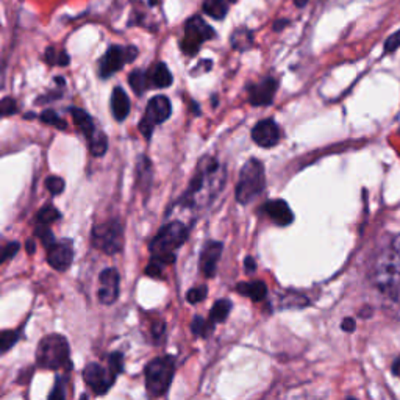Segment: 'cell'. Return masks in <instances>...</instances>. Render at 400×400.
Here are the masks:
<instances>
[{
  "instance_id": "cell-44",
  "label": "cell",
  "mask_w": 400,
  "mask_h": 400,
  "mask_svg": "<svg viewBox=\"0 0 400 400\" xmlns=\"http://www.w3.org/2000/svg\"><path fill=\"white\" fill-rule=\"evenodd\" d=\"M244 269H246L247 274H254L256 270V263L252 256H246V260H244Z\"/></svg>"
},
{
  "instance_id": "cell-3",
  "label": "cell",
  "mask_w": 400,
  "mask_h": 400,
  "mask_svg": "<svg viewBox=\"0 0 400 400\" xmlns=\"http://www.w3.org/2000/svg\"><path fill=\"white\" fill-rule=\"evenodd\" d=\"M176 374V358L172 355H163L149 361L144 369L146 391L149 399L164 396Z\"/></svg>"
},
{
  "instance_id": "cell-37",
  "label": "cell",
  "mask_w": 400,
  "mask_h": 400,
  "mask_svg": "<svg viewBox=\"0 0 400 400\" xmlns=\"http://www.w3.org/2000/svg\"><path fill=\"white\" fill-rule=\"evenodd\" d=\"M47 400H66V390H64V382L61 377H56L54 388H52Z\"/></svg>"
},
{
  "instance_id": "cell-21",
  "label": "cell",
  "mask_w": 400,
  "mask_h": 400,
  "mask_svg": "<svg viewBox=\"0 0 400 400\" xmlns=\"http://www.w3.org/2000/svg\"><path fill=\"white\" fill-rule=\"evenodd\" d=\"M128 83H130L132 89L137 95H143L147 88L151 86V79H149V70L137 69L128 75Z\"/></svg>"
},
{
  "instance_id": "cell-19",
  "label": "cell",
  "mask_w": 400,
  "mask_h": 400,
  "mask_svg": "<svg viewBox=\"0 0 400 400\" xmlns=\"http://www.w3.org/2000/svg\"><path fill=\"white\" fill-rule=\"evenodd\" d=\"M149 79L153 88H167L172 85V74L164 63H157L149 69Z\"/></svg>"
},
{
  "instance_id": "cell-8",
  "label": "cell",
  "mask_w": 400,
  "mask_h": 400,
  "mask_svg": "<svg viewBox=\"0 0 400 400\" xmlns=\"http://www.w3.org/2000/svg\"><path fill=\"white\" fill-rule=\"evenodd\" d=\"M171 114H172L171 100L167 99L166 95H155V98H152L149 103H147L144 118L139 122V132L143 133V137L146 139H151L153 128L166 122L169 119Z\"/></svg>"
},
{
  "instance_id": "cell-34",
  "label": "cell",
  "mask_w": 400,
  "mask_h": 400,
  "mask_svg": "<svg viewBox=\"0 0 400 400\" xmlns=\"http://www.w3.org/2000/svg\"><path fill=\"white\" fill-rule=\"evenodd\" d=\"M206 295H208V288L206 286H196V288H192L188 291V294H186V300H188L191 305H196V303L199 302H203L206 299Z\"/></svg>"
},
{
  "instance_id": "cell-5",
  "label": "cell",
  "mask_w": 400,
  "mask_h": 400,
  "mask_svg": "<svg viewBox=\"0 0 400 400\" xmlns=\"http://www.w3.org/2000/svg\"><path fill=\"white\" fill-rule=\"evenodd\" d=\"M266 177L261 161L252 158L246 161L240 172V180L236 185V200L241 205H247L264 191Z\"/></svg>"
},
{
  "instance_id": "cell-17",
  "label": "cell",
  "mask_w": 400,
  "mask_h": 400,
  "mask_svg": "<svg viewBox=\"0 0 400 400\" xmlns=\"http://www.w3.org/2000/svg\"><path fill=\"white\" fill-rule=\"evenodd\" d=\"M111 111L116 121L122 122L130 114V99L122 88H114L111 95Z\"/></svg>"
},
{
  "instance_id": "cell-18",
  "label": "cell",
  "mask_w": 400,
  "mask_h": 400,
  "mask_svg": "<svg viewBox=\"0 0 400 400\" xmlns=\"http://www.w3.org/2000/svg\"><path fill=\"white\" fill-rule=\"evenodd\" d=\"M236 293H240L244 298H249L254 302H261L268 298V286L264 282H243L236 285Z\"/></svg>"
},
{
  "instance_id": "cell-6",
  "label": "cell",
  "mask_w": 400,
  "mask_h": 400,
  "mask_svg": "<svg viewBox=\"0 0 400 400\" xmlns=\"http://www.w3.org/2000/svg\"><path fill=\"white\" fill-rule=\"evenodd\" d=\"M91 241L93 246L102 250L103 254H119L122 247H124V229H122L121 222L114 221V219L102 222L93 229Z\"/></svg>"
},
{
  "instance_id": "cell-50",
  "label": "cell",
  "mask_w": 400,
  "mask_h": 400,
  "mask_svg": "<svg viewBox=\"0 0 400 400\" xmlns=\"http://www.w3.org/2000/svg\"><path fill=\"white\" fill-rule=\"evenodd\" d=\"M160 2V0H149V3H151V6H155Z\"/></svg>"
},
{
  "instance_id": "cell-23",
  "label": "cell",
  "mask_w": 400,
  "mask_h": 400,
  "mask_svg": "<svg viewBox=\"0 0 400 400\" xmlns=\"http://www.w3.org/2000/svg\"><path fill=\"white\" fill-rule=\"evenodd\" d=\"M203 11H205V15L216 19V21H222V19L227 16L229 6L225 0H205Z\"/></svg>"
},
{
  "instance_id": "cell-26",
  "label": "cell",
  "mask_w": 400,
  "mask_h": 400,
  "mask_svg": "<svg viewBox=\"0 0 400 400\" xmlns=\"http://www.w3.org/2000/svg\"><path fill=\"white\" fill-rule=\"evenodd\" d=\"M254 43V35L247 29H236L231 35V46L236 50H246L252 47Z\"/></svg>"
},
{
  "instance_id": "cell-39",
  "label": "cell",
  "mask_w": 400,
  "mask_h": 400,
  "mask_svg": "<svg viewBox=\"0 0 400 400\" xmlns=\"http://www.w3.org/2000/svg\"><path fill=\"white\" fill-rule=\"evenodd\" d=\"M163 269H164V264L151 260V263L147 264V268H146V275L151 277V279H161V277H163Z\"/></svg>"
},
{
  "instance_id": "cell-24",
  "label": "cell",
  "mask_w": 400,
  "mask_h": 400,
  "mask_svg": "<svg viewBox=\"0 0 400 400\" xmlns=\"http://www.w3.org/2000/svg\"><path fill=\"white\" fill-rule=\"evenodd\" d=\"M309 305V300L299 293H288L285 295H282L280 299V305L279 308L282 309H299V308H305Z\"/></svg>"
},
{
  "instance_id": "cell-35",
  "label": "cell",
  "mask_w": 400,
  "mask_h": 400,
  "mask_svg": "<svg viewBox=\"0 0 400 400\" xmlns=\"http://www.w3.org/2000/svg\"><path fill=\"white\" fill-rule=\"evenodd\" d=\"M64 180L60 178V177H56V176H50L46 178V188L49 190V192L52 196H58V194H61V192L64 191Z\"/></svg>"
},
{
  "instance_id": "cell-46",
  "label": "cell",
  "mask_w": 400,
  "mask_h": 400,
  "mask_svg": "<svg viewBox=\"0 0 400 400\" xmlns=\"http://www.w3.org/2000/svg\"><path fill=\"white\" fill-rule=\"evenodd\" d=\"M25 247H27V252L30 255H33L35 254V250H36V244L33 240H29L27 244H25Z\"/></svg>"
},
{
  "instance_id": "cell-15",
  "label": "cell",
  "mask_w": 400,
  "mask_h": 400,
  "mask_svg": "<svg viewBox=\"0 0 400 400\" xmlns=\"http://www.w3.org/2000/svg\"><path fill=\"white\" fill-rule=\"evenodd\" d=\"M224 246L222 243L219 241H210L205 244V247L200 254V260H199V268L202 270V274L206 277V279H211V277L216 275L217 270V263L221 260Z\"/></svg>"
},
{
  "instance_id": "cell-27",
  "label": "cell",
  "mask_w": 400,
  "mask_h": 400,
  "mask_svg": "<svg viewBox=\"0 0 400 400\" xmlns=\"http://www.w3.org/2000/svg\"><path fill=\"white\" fill-rule=\"evenodd\" d=\"M89 141V151L94 155V157H103L108 151V138L103 132L95 130Z\"/></svg>"
},
{
  "instance_id": "cell-49",
  "label": "cell",
  "mask_w": 400,
  "mask_h": 400,
  "mask_svg": "<svg viewBox=\"0 0 400 400\" xmlns=\"http://www.w3.org/2000/svg\"><path fill=\"white\" fill-rule=\"evenodd\" d=\"M55 80H56L58 85H64V79H61V77H56Z\"/></svg>"
},
{
  "instance_id": "cell-43",
  "label": "cell",
  "mask_w": 400,
  "mask_h": 400,
  "mask_svg": "<svg viewBox=\"0 0 400 400\" xmlns=\"http://www.w3.org/2000/svg\"><path fill=\"white\" fill-rule=\"evenodd\" d=\"M341 328H343V330L347 333H352L355 332V328H357V324H355V321L352 318H346L343 319V322H341Z\"/></svg>"
},
{
  "instance_id": "cell-53",
  "label": "cell",
  "mask_w": 400,
  "mask_h": 400,
  "mask_svg": "<svg viewBox=\"0 0 400 400\" xmlns=\"http://www.w3.org/2000/svg\"><path fill=\"white\" fill-rule=\"evenodd\" d=\"M347 400H357V399H352V397H349V399H347Z\"/></svg>"
},
{
  "instance_id": "cell-14",
  "label": "cell",
  "mask_w": 400,
  "mask_h": 400,
  "mask_svg": "<svg viewBox=\"0 0 400 400\" xmlns=\"http://www.w3.org/2000/svg\"><path fill=\"white\" fill-rule=\"evenodd\" d=\"M74 261V247L70 241L55 243L54 246L47 249V263L58 272H64L70 268Z\"/></svg>"
},
{
  "instance_id": "cell-10",
  "label": "cell",
  "mask_w": 400,
  "mask_h": 400,
  "mask_svg": "<svg viewBox=\"0 0 400 400\" xmlns=\"http://www.w3.org/2000/svg\"><path fill=\"white\" fill-rule=\"evenodd\" d=\"M83 378H85L86 385L93 390L94 394L103 396L113 388L118 376L109 367H103L99 363H89L83 369Z\"/></svg>"
},
{
  "instance_id": "cell-11",
  "label": "cell",
  "mask_w": 400,
  "mask_h": 400,
  "mask_svg": "<svg viewBox=\"0 0 400 400\" xmlns=\"http://www.w3.org/2000/svg\"><path fill=\"white\" fill-rule=\"evenodd\" d=\"M98 298L103 305H113L119 298V272L113 268L103 269L99 275Z\"/></svg>"
},
{
  "instance_id": "cell-40",
  "label": "cell",
  "mask_w": 400,
  "mask_h": 400,
  "mask_svg": "<svg viewBox=\"0 0 400 400\" xmlns=\"http://www.w3.org/2000/svg\"><path fill=\"white\" fill-rule=\"evenodd\" d=\"M19 249H21V244H19L17 241H13V243L6 244L5 249H3V254H2V263L11 260V258L17 254Z\"/></svg>"
},
{
  "instance_id": "cell-12",
  "label": "cell",
  "mask_w": 400,
  "mask_h": 400,
  "mask_svg": "<svg viewBox=\"0 0 400 400\" xmlns=\"http://www.w3.org/2000/svg\"><path fill=\"white\" fill-rule=\"evenodd\" d=\"M280 138V127L277 125V122L272 119L260 121L254 127V130H252V139H254V143L260 147H264V149L275 147L279 144Z\"/></svg>"
},
{
  "instance_id": "cell-29",
  "label": "cell",
  "mask_w": 400,
  "mask_h": 400,
  "mask_svg": "<svg viewBox=\"0 0 400 400\" xmlns=\"http://www.w3.org/2000/svg\"><path fill=\"white\" fill-rule=\"evenodd\" d=\"M60 217H61V213L58 211L54 205L43 206V208H41L40 211H38V215H36L38 222H40L41 225H50V224H54V222H56Z\"/></svg>"
},
{
  "instance_id": "cell-32",
  "label": "cell",
  "mask_w": 400,
  "mask_h": 400,
  "mask_svg": "<svg viewBox=\"0 0 400 400\" xmlns=\"http://www.w3.org/2000/svg\"><path fill=\"white\" fill-rule=\"evenodd\" d=\"M35 235L40 238V241L43 243V246L46 249H50L56 243L54 233H52V230L49 229V225H41V224L38 225L35 230Z\"/></svg>"
},
{
  "instance_id": "cell-47",
  "label": "cell",
  "mask_w": 400,
  "mask_h": 400,
  "mask_svg": "<svg viewBox=\"0 0 400 400\" xmlns=\"http://www.w3.org/2000/svg\"><path fill=\"white\" fill-rule=\"evenodd\" d=\"M295 6H299V8H303L308 3V0H293Z\"/></svg>"
},
{
  "instance_id": "cell-2",
  "label": "cell",
  "mask_w": 400,
  "mask_h": 400,
  "mask_svg": "<svg viewBox=\"0 0 400 400\" xmlns=\"http://www.w3.org/2000/svg\"><path fill=\"white\" fill-rule=\"evenodd\" d=\"M188 227L180 221H172L161 227L149 244L152 260L164 264V266L176 263V250L182 247L188 240Z\"/></svg>"
},
{
  "instance_id": "cell-16",
  "label": "cell",
  "mask_w": 400,
  "mask_h": 400,
  "mask_svg": "<svg viewBox=\"0 0 400 400\" xmlns=\"http://www.w3.org/2000/svg\"><path fill=\"white\" fill-rule=\"evenodd\" d=\"M263 211L266 213L277 225H280V227L291 225L294 221V213L283 199L268 200V202L263 205Z\"/></svg>"
},
{
  "instance_id": "cell-13",
  "label": "cell",
  "mask_w": 400,
  "mask_h": 400,
  "mask_svg": "<svg viewBox=\"0 0 400 400\" xmlns=\"http://www.w3.org/2000/svg\"><path fill=\"white\" fill-rule=\"evenodd\" d=\"M279 88V82L272 77L249 86V100L254 107H268L274 102V95Z\"/></svg>"
},
{
  "instance_id": "cell-36",
  "label": "cell",
  "mask_w": 400,
  "mask_h": 400,
  "mask_svg": "<svg viewBox=\"0 0 400 400\" xmlns=\"http://www.w3.org/2000/svg\"><path fill=\"white\" fill-rule=\"evenodd\" d=\"M108 367L116 374V376H119V374L124 371V355L121 352H114L109 355Z\"/></svg>"
},
{
  "instance_id": "cell-31",
  "label": "cell",
  "mask_w": 400,
  "mask_h": 400,
  "mask_svg": "<svg viewBox=\"0 0 400 400\" xmlns=\"http://www.w3.org/2000/svg\"><path fill=\"white\" fill-rule=\"evenodd\" d=\"M40 119L44 122V124H49L52 127H55V128H58V130H66L68 128L66 122H64L60 116L54 111V109H44L40 116Z\"/></svg>"
},
{
  "instance_id": "cell-7",
  "label": "cell",
  "mask_w": 400,
  "mask_h": 400,
  "mask_svg": "<svg viewBox=\"0 0 400 400\" xmlns=\"http://www.w3.org/2000/svg\"><path fill=\"white\" fill-rule=\"evenodd\" d=\"M215 35V30L202 17L192 16L185 25V36L182 43H180V47H182L185 55L192 56L197 54L205 41L211 40Z\"/></svg>"
},
{
  "instance_id": "cell-41",
  "label": "cell",
  "mask_w": 400,
  "mask_h": 400,
  "mask_svg": "<svg viewBox=\"0 0 400 400\" xmlns=\"http://www.w3.org/2000/svg\"><path fill=\"white\" fill-rule=\"evenodd\" d=\"M400 47V30L397 31L396 35L390 36L388 40L385 43V54H390V52H394Z\"/></svg>"
},
{
  "instance_id": "cell-4",
  "label": "cell",
  "mask_w": 400,
  "mask_h": 400,
  "mask_svg": "<svg viewBox=\"0 0 400 400\" xmlns=\"http://www.w3.org/2000/svg\"><path fill=\"white\" fill-rule=\"evenodd\" d=\"M36 363L43 369L56 371L70 363V349L68 339L63 334H47L36 349Z\"/></svg>"
},
{
  "instance_id": "cell-30",
  "label": "cell",
  "mask_w": 400,
  "mask_h": 400,
  "mask_svg": "<svg viewBox=\"0 0 400 400\" xmlns=\"http://www.w3.org/2000/svg\"><path fill=\"white\" fill-rule=\"evenodd\" d=\"M46 63H49L50 66H68V64L70 63V58L69 55L66 54V52L61 50V52H55L54 47H49L46 50Z\"/></svg>"
},
{
  "instance_id": "cell-51",
  "label": "cell",
  "mask_w": 400,
  "mask_h": 400,
  "mask_svg": "<svg viewBox=\"0 0 400 400\" xmlns=\"http://www.w3.org/2000/svg\"><path fill=\"white\" fill-rule=\"evenodd\" d=\"M80 400H88V399H86V396H82V397H80Z\"/></svg>"
},
{
  "instance_id": "cell-25",
  "label": "cell",
  "mask_w": 400,
  "mask_h": 400,
  "mask_svg": "<svg viewBox=\"0 0 400 400\" xmlns=\"http://www.w3.org/2000/svg\"><path fill=\"white\" fill-rule=\"evenodd\" d=\"M191 332L199 338H208L215 332V324L211 321L203 319L202 316H194L191 321Z\"/></svg>"
},
{
  "instance_id": "cell-20",
  "label": "cell",
  "mask_w": 400,
  "mask_h": 400,
  "mask_svg": "<svg viewBox=\"0 0 400 400\" xmlns=\"http://www.w3.org/2000/svg\"><path fill=\"white\" fill-rule=\"evenodd\" d=\"M70 114H72L75 127L79 128V130L85 134L88 139L91 138L95 132V127H94V122L91 119V116H89L85 109H80V108H70Z\"/></svg>"
},
{
  "instance_id": "cell-9",
  "label": "cell",
  "mask_w": 400,
  "mask_h": 400,
  "mask_svg": "<svg viewBox=\"0 0 400 400\" xmlns=\"http://www.w3.org/2000/svg\"><path fill=\"white\" fill-rule=\"evenodd\" d=\"M138 49L134 46H127V47H121V46H111L107 54L102 56V60L99 63V74L102 79H108L113 74L119 72V70L124 68L125 63H132L134 61V58L138 56Z\"/></svg>"
},
{
  "instance_id": "cell-45",
  "label": "cell",
  "mask_w": 400,
  "mask_h": 400,
  "mask_svg": "<svg viewBox=\"0 0 400 400\" xmlns=\"http://www.w3.org/2000/svg\"><path fill=\"white\" fill-rule=\"evenodd\" d=\"M288 24H289L288 19H279V21H275V24H274V30L275 31H282V29L286 27Z\"/></svg>"
},
{
  "instance_id": "cell-42",
  "label": "cell",
  "mask_w": 400,
  "mask_h": 400,
  "mask_svg": "<svg viewBox=\"0 0 400 400\" xmlns=\"http://www.w3.org/2000/svg\"><path fill=\"white\" fill-rule=\"evenodd\" d=\"M213 68V61L211 60H202L200 61L197 66L194 68V70H192V75H199V74H205V72H208V70Z\"/></svg>"
},
{
  "instance_id": "cell-1",
  "label": "cell",
  "mask_w": 400,
  "mask_h": 400,
  "mask_svg": "<svg viewBox=\"0 0 400 400\" xmlns=\"http://www.w3.org/2000/svg\"><path fill=\"white\" fill-rule=\"evenodd\" d=\"M372 282L380 291L397 298L400 293V235L394 236L391 246L377 256L372 269Z\"/></svg>"
},
{
  "instance_id": "cell-22",
  "label": "cell",
  "mask_w": 400,
  "mask_h": 400,
  "mask_svg": "<svg viewBox=\"0 0 400 400\" xmlns=\"http://www.w3.org/2000/svg\"><path fill=\"white\" fill-rule=\"evenodd\" d=\"M231 302L229 299H219L216 300L215 305L210 309V321L213 324H221L229 319L230 311H231Z\"/></svg>"
},
{
  "instance_id": "cell-38",
  "label": "cell",
  "mask_w": 400,
  "mask_h": 400,
  "mask_svg": "<svg viewBox=\"0 0 400 400\" xmlns=\"http://www.w3.org/2000/svg\"><path fill=\"white\" fill-rule=\"evenodd\" d=\"M0 113H2L3 118L17 113V103H16V100L13 99V98L2 99V102H0Z\"/></svg>"
},
{
  "instance_id": "cell-28",
  "label": "cell",
  "mask_w": 400,
  "mask_h": 400,
  "mask_svg": "<svg viewBox=\"0 0 400 400\" xmlns=\"http://www.w3.org/2000/svg\"><path fill=\"white\" fill-rule=\"evenodd\" d=\"M138 183L143 190H149L152 182V163L146 157H141L138 161Z\"/></svg>"
},
{
  "instance_id": "cell-48",
  "label": "cell",
  "mask_w": 400,
  "mask_h": 400,
  "mask_svg": "<svg viewBox=\"0 0 400 400\" xmlns=\"http://www.w3.org/2000/svg\"><path fill=\"white\" fill-rule=\"evenodd\" d=\"M392 372H396L397 376H399V374H400V358L396 361L394 366H392Z\"/></svg>"
},
{
  "instance_id": "cell-33",
  "label": "cell",
  "mask_w": 400,
  "mask_h": 400,
  "mask_svg": "<svg viewBox=\"0 0 400 400\" xmlns=\"http://www.w3.org/2000/svg\"><path fill=\"white\" fill-rule=\"evenodd\" d=\"M19 333L15 330H3L0 334V351L3 353L8 352L13 346L17 343Z\"/></svg>"
},
{
  "instance_id": "cell-52",
  "label": "cell",
  "mask_w": 400,
  "mask_h": 400,
  "mask_svg": "<svg viewBox=\"0 0 400 400\" xmlns=\"http://www.w3.org/2000/svg\"><path fill=\"white\" fill-rule=\"evenodd\" d=\"M229 2H230V3H235V2H238V0H229Z\"/></svg>"
}]
</instances>
